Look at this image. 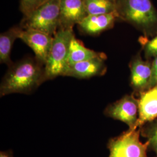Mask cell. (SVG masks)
I'll return each instance as SVG.
<instances>
[{
    "mask_svg": "<svg viewBox=\"0 0 157 157\" xmlns=\"http://www.w3.org/2000/svg\"><path fill=\"white\" fill-rule=\"evenodd\" d=\"M45 82L44 65L34 57H25L8 67L0 85V95L29 94Z\"/></svg>",
    "mask_w": 157,
    "mask_h": 157,
    "instance_id": "obj_1",
    "label": "cell"
},
{
    "mask_svg": "<svg viewBox=\"0 0 157 157\" xmlns=\"http://www.w3.org/2000/svg\"><path fill=\"white\" fill-rule=\"evenodd\" d=\"M119 20L128 23L150 39L157 35V10L151 0H115Z\"/></svg>",
    "mask_w": 157,
    "mask_h": 157,
    "instance_id": "obj_2",
    "label": "cell"
},
{
    "mask_svg": "<svg viewBox=\"0 0 157 157\" xmlns=\"http://www.w3.org/2000/svg\"><path fill=\"white\" fill-rule=\"evenodd\" d=\"M73 29H59L54 36L52 44L45 63V81L64 76L68 67V55Z\"/></svg>",
    "mask_w": 157,
    "mask_h": 157,
    "instance_id": "obj_3",
    "label": "cell"
},
{
    "mask_svg": "<svg viewBox=\"0 0 157 157\" xmlns=\"http://www.w3.org/2000/svg\"><path fill=\"white\" fill-rule=\"evenodd\" d=\"M60 0H48L27 17L20 26L23 29H33L54 36L59 29Z\"/></svg>",
    "mask_w": 157,
    "mask_h": 157,
    "instance_id": "obj_4",
    "label": "cell"
},
{
    "mask_svg": "<svg viewBox=\"0 0 157 157\" xmlns=\"http://www.w3.org/2000/svg\"><path fill=\"white\" fill-rule=\"evenodd\" d=\"M140 129H129L117 137L108 141V157H149L147 150L149 142L142 143L140 140Z\"/></svg>",
    "mask_w": 157,
    "mask_h": 157,
    "instance_id": "obj_5",
    "label": "cell"
},
{
    "mask_svg": "<svg viewBox=\"0 0 157 157\" xmlns=\"http://www.w3.org/2000/svg\"><path fill=\"white\" fill-rule=\"evenodd\" d=\"M139 111V100L132 94L126 95L109 104L104 110V114L107 117L125 123L129 129H137Z\"/></svg>",
    "mask_w": 157,
    "mask_h": 157,
    "instance_id": "obj_6",
    "label": "cell"
},
{
    "mask_svg": "<svg viewBox=\"0 0 157 157\" xmlns=\"http://www.w3.org/2000/svg\"><path fill=\"white\" fill-rule=\"evenodd\" d=\"M130 85L136 93H140L150 89L152 78V61L143 60L140 52L133 56L129 63Z\"/></svg>",
    "mask_w": 157,
    "mask_h": 157,
    "instance_id": "obj_7",
    "label": "cell"
},
{
    "mask_svg": "<svg viewBox=\"0 0 157 157\" xmlns=\"http://www.w3.org/2000/svg\"><path fill=\"white\" fill-rule=\"evenodd\" d=\"M19 39L33 50L35 58L45 66L52 44L54 36L33 29H23Z\"/></svg>",
    "mask_w": 157,
    "mask_h": 157,
    "instance_id": "obj_8",
    "label": "cell"
},
{
    "mask_svg": "<svg viewBox=\"0 0 157 157\" xmlns=\"http://www.w3.org/2000/svg\"><path fill=\"white\" fill-rule=\"evenodd\" d=\"M106 59L107 56L98 57L69 65L64 76L86 79L103 76L107 72Z\"/></svg>",
    "mask_w": 157,
    "mask_h": 157,
    "instance_id": "obj_9",
    "label": "cell"
},
{
    "mask_svg": "<svg viewBox=\"0 0 157 157\" xmlns=\"http://www.w3.org/2000/svg\"><path fill=\"white\" fill-rule=\"evenodd\" d=\"M87 16L83 0H60L59 29H73Z\"/></svg>",
    "mask_w": 157,
    "mask_h": 157,
    "instance_id": "obj_10",
    "label": "cell"
},
{
    "mask_svg": "<svg viewBox=\"0 0 157 157\" xmlns=\"http://www.w3.org/2000/svg\"><path fill=\"white\" fill-rule=\"evenodd\" d=\"M118 20V13L115 11L107 14L87 15L78 26L84 33L95 36L112 28Z\"/></svg>",
    "mask_w": 157,
    "mask_h": 157,
    "instance_id": "obj_11",
    "label": "cell"
},
{
    "mask_svg": "<svg viewBox=\"0 0 157 157\" xmlns=\"http://www.w3.org/2000/svg\"><path fill=\"white\" fill-rule=\"evenodd\" d=\"M139 120L137 127L151 122L157 118V84L139 93Z\"/></svg>",
    "mask_w": 157,
    "mask_h": 157,
    "instance_id": "obj_12",
    "label": "cell"
},
{
    "mask_svg": "<svg viewBox=\"0 0 157 157\" xmlns=\"http://www.w3.org/2000/svg\"><path fill=\"white\" fill-rule=\"evenodd\" d=\"M107 56L103 52H97L86 48L82 41L73 36L71 41L68 55V66L98 57Z\"/></svg>",
    "mask_w": 157,
    "mask_h": 157,
    "instance_id": "obj_13",
    "label": "cell"
},
{
    "mask_svg": "<svg viewBox=\"0 0 157 157\" xmlns=\"http://www.w3.org/2000/svg\"><path fill=\"white\" fill-rule=\"evenodd\" d=\"M23 30L19 26H13L7 31L0 34V62L5 63L8 67L13 63L11 59L12 47L15 41L19 39L20 34Z\"/></svg>",
    "mask_w": 157,
    "mask_h": 157,
    "instance_id": "obj_14",
    "label": "cell"
},
{
    "mask_svg": "<svg viewBox=\"0 0 157 157\" xmlns=\"http://www.w3.org/2000/svg\"><path fill=\"white\" fill-rule=\"evenodd\" d=\"M87 15H102L116 11L115 1L112 0H83Z\"/></svg>",
    "mask_w": 157,
    "mask_h": 157,
    "instance_id": "obj_15",
    "label": "cell"
},
{
    "mask_svg": "<svg viewBox=\"0 0 157 157\" xmlns=\"http://www.w3.org/2000/svg\"><path fill=\"white\" fill-rule=\"evenodd\" d=\"M141 135L148 141L149 148L155 153L157 157V119L148 122L140 128Z\"/></svg>",
    "mask_w": 157,
    "mask_h": 157,
    "instance_id": "obj_16",
    "label": "cell"
},
{
    "mask_svg": "<svg viewBox=\"0 0 157 157\" xmlns=\"http://www.w3.org/2000/svg\"><path fill=\"white\" fill-rule=\"evenodd\" d=\"M139 41L143 47L146 59L151 60L157 56V35L151 39L141 37Z\"/></svg>",
    "mask_w": 157,
    "mask_h": 157,
    "instance_id": "obj_17",
    "label": "cell"
},
{
    "mask_svg": "<svg viewBox=\"0 0 157 157\" xmlns=\"http://www.w3.org/2000/svg\"><path fill=\"white\" fill-rule=\"evenodd\" d=\"M48 0H20L19 8L23 15L27 17Z\"/></svg>",
    "mask_w": 157,
    "mask_h": 157,
    "instance_id": "obj_18",
    "label": "cell"
},
{
    "mask_svg": "<svg viewBox=\"0 0 157 157\" xmlns=\"http://www.w3.org/2000/svg\"><path fill=\"white\" fill-rule=\"evenodd\" d=\"M157 84V56L152 61V78L150 89Z\"/></svg>",
    "mask_w": 157,
    "mask_h": 157,
    "instance_id": "obj_19",
    "label": "cell"
},
{
    "mask_svg": "<svg viewBox=\"0 0 157 157\" xmlns=\"http://www.w3.org/2000/svg\"><path fill=\"white\" fill-rule=\"evenodd\" d=\"M0 157H13V151L12 150H8L0 152Z\"/></svg>",
    "mask_w": 157,
    "mask_h": 157,
    "instance_id": "obj_20",
    "label": "cell"
},
{
    "mask_svg": "<svg viewBox=\"0 0 157 157\" xmlns=\"http://www.w3.org/2000/svg\"><path fill=\"white\" fill-rule=\"evenodd\" d=\"M112 1H115V0H112Z\"/></svg>",
    "mask_w": 157,
    "mask_h": 157,
    "instance_id": "obj_21",
    "label": "cell"
}]
</instances>
